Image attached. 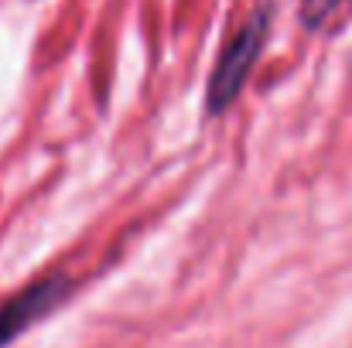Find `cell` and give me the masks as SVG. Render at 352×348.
<instances>
[{
	"label": "cell",
	"mask_w": 352,
	"mask_h": 348,
	"mask_svg": "<svg viewBox=\"0 0 352 348\" xmlns=\"http://www.w3.org/2000/svg\"><path fill=\"white\" fill-rule=\"evenodd\" d=\"M267 34H270V3H260L253 10V17L223 45V51L212 65V76L206 86V113L209 116L226 113L236 103V96L246 89V79L267 45Z\"/></svg>",
	"instance_id": "6da1fadb"
},
{
	"label": "cell",
	"mask_w": 352,
	"mask_h": 348,
	"mask_svg": "<svg viewBox=\"0 0 352 348\" xmlns=\"http://www.w3.org/2000/svg\"><path fill=\"white\" fill-rule=\"evenodd\" d=\"M69 294H72V280L62 273H48V277L28 283L24 290H17L14 297H7L0 304V348L21 338L31 325L48 318L55 308H62L69 301Z\"/></svg>",
	"instance_id": "7a4b0ae2"
},
{
	"label": "cell",
	"mask_w": 352,
	"mask_h": 348,
	"mask_svg": "<svg viewBox=\"0 0 352 348\" xmlns=\"http://www.w3.org/2000/svg\"><path fill=\"white\" fill-rule=\"evenodd\" d=\"M339 3H342V0H301L298 17H301V24H305L308 31H315V27H322V24L336 14Z\"/></svg>",
	"instance_id": "3957f363"
}]
</instances>
